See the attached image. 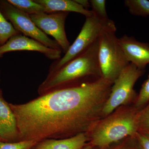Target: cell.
I'll return each mask as SVG.
<instances>
[{
    "label": "cell",
    "instance_id": "17",
    "mask_svg": "<svg viewBox=\"0 0 149 149\" xmlns=\"http://www.w3.org/2000/svg\"><path fill=\"white\" fill-rule=\"evenodd\" d=\"M149 101V75L148 79L145 81L141 88L140 93L136 98L133 106L138 110L143 107Z\"/></svg>",
    "mask_w": 149,
    "mask_h": 149
},
{
    "label": "cell",
    "instance_id": "2",
    "mask_svg": "<svg viewBox=\"0 0 149 149\" xmlns=\"http://www.w3.org/2000/svg\"><path fill=\"white\" fill-rule=\"evenodd\" d=\"M139 111L133 105L119 107L94 125L88 133V143L102 148L136 136L139 130Z\"/></svg>",
    "mask_w": 149,
    "mask_h": 149
},
{
    "label": "cell",
    "instance_id": "5",
    "mask_svg": "<svg viewBox=\"0 0 149 149\" xmlns=\"http://www.w3.org/2000/svg\"><path fill=\"white\" fill-rule=\"evenodd\" d=\"M145 72V70L139 69L131 63L122 70L113 84L109 97L102 112V118L121 106L135 102L138 95L134 90V85Z\"/></svg>",
    "mask_w": 149,
    "mask_h": 149
},
{
    "label": "cell",
    "instance_id": "19",
    "mask_svg": "<svg viewBox=\"0 0 149 149\" xmlns=\"http://www.w3.org/2000/svg\"><path fill=\"white\" fill-rule=\"evenodd\" d=\"M90 2L93 14L102 19H109L107 13L105 0H91Z\"/></svg>",
    "mask_w": 149,
    "mask_h": 149
},
{
    "label": "cell",
    "instance_id": "10",
    "mask_svg": "<svg viewBox=\"0 0 149 149\" xmlns=\"http://www.w3.org/2000/svg\"><path fill=\"white\" fill-rule=\"evenodd\" d=\"M118 40L128 62L139 69L145 70L149 63V43L139 42L126 35Z\"/></svg>",
    "mask_w": 149,
    "mask_h": 149
},
{
    "label": "cell",
    "instance_id": "21",
    "mask_svg": "<svg viewBox=\"0 0 149 149\" xmlns=\"http://www.w3.org/2000/svg\"><path fill=\"white\" fill-rule=\"evenodd\" d=\"M136 136L142 149H149V132L138 131Z\"/></svg>",
    "mask_w": 149,
    "mask_h": 149
},
{
    "label": "cell",
    "instance_id": "22",
    "mask_svg": "<svg viewBox=\"0 0 149 149\" xmlns=\"http://www.w3.org/2000/svg\"><path fill=\"white\" fill-rule=\"evenodd\" d=\"M74 1L78 4L80 5L86 9L89 10L88 8L91 7L90 1H88V0H74Z\"/></svg>",
    "mask_w": 149,
    "mask_h": 149
},
{
    "label": "cell",
    "instance_id": "24",
    "mask_svg": "<svg viewBox=\"0 0 149 149\" xmlns=\"http://www.w3.org/2000/svg\"><path fill=\"white\" fill-rule=\"evenodd\" d=\"M3 141L1 139V137H0V141Z\"/></svg>",
    "mask_w": 149,
    "mask_h": 149
},
{
    "label": "cell",
    "instance_id": "1",
    "mask_svg": "<svg viewBox=\"0 0 149 149\" xmlns=\"http://www.w3.org/2000/svg\"><path fill=\"white\" fill-rule=\"evenodd\" d=\"M113 84L102 77H88L26 103L9 104L16 118L19 142L37 143L88 133L102 118Z\"/></svg>",
    "mask_w": 149,
    "mask_h": 149
},
{
    "label": "cell",
    "instance_id": "13",
    "mask_svg": "<svg viewBox=\"0 0 149 149\" xmlns=\"http://www.w3.org/2000/svg\"><path fill=\"white\" fill-rule=\"evenodd\" d=\"M43 6L46 13L61 12H75L81 14L86 17L93 15L91 10L86 9L78 4L74 0H35Z\"/></svg>",
    "mask_w": 149,
    "mask_h": 149
},
{
    "label": "cell",
    "instance_id": "8",
    "mask_svg": "<svg viewBox=\"0 0 149 149\" xmlns=\"http://www.w3.org/2000/svg\"><path fill=\"white\" fill-rule=\"evenodd\" d=\"M69 13H45L29 15L31 19L38 28L47 35L54 37L60 46L62 51L66 52L70 45L66 36L65 24Z\"/></svg>",
    "mask_w": 149,
    "mask_h": 149
},
{
    "label": "cell",
    "instance_id": "7",
    "mask_svg": "<svg viewBox=\"0 0 149 149\" xmlns=\"http://www.w3.org/2000/svg\"><path fill=\"white\" fill-rule=\"evenodd\" d=\"M0 9L6 18L21 34L39 41L48 47L62 50L55 40L49 38L36 26L29 15L19 10L5 0L0 1Z\"/></svg>",
    "mask_w": 149,
    "mask_h": 149
},
{
    "label": "cell",
    "instance_id": "4",
    "mask_svg": "<svg viewBox=\"0 0 149 149\" xmlns=\"http://www.w3.org/2000/svg\"><path fill=\"white\" fill-rule=\"evenodd\" d=\"M113 21L99 37L98 58L102 77L113 83L129 63L116 35Z\"/></svg>",
    "mask_w": 149,
    "mask_h": 149
},
{
    "label": "cell",
    "instance_id": "14",
    "mask_svg": "<svg viewBox=\"0 0 149 149\" xmlns=\"http://www.w3.org/2000/svg\"><path fill=\"white\" fill-rule=\"evenodd\" d=\"M10 3L18 10L29 15L45 13V8L32 0H7Z\"/></svg>",
    "mask_w": 149,
    "mask_h": 149
},
{
    "label": "cell",
    "instance_id": "26",
    "mask_svg": "<svg viewBox=\"0 0 149 149\" xmlns=\"http://www.w3.org/2000/svg\"></svg>",
    "mask_w": 149,
    "mask_h": 149
},
{
    "label": "cell",
    "instance_id": "25",
    "mask_svg": "<svg viewBox=\"0 0 149 149\" xmlns=\"http://www.w3.org/2000/svg\"><path fill=\"white\" fill-rule=\"evenodd\" d=\"M0 93H2L1 91V89H0Z\"/></svg>",
    "mask_w": 149,
    "mask_h": 149
},
{
    "label": "cell",
    "instance_id": "18",
    "mask_svg": "<svg viewBox=\"0 0 149 149\" xmlns=\"http://www.w3.org/2000/svg\"><path fill=\"white\" fill-rule=\"evenodd\" d=\"M37 144L32 141L6 142L0 141V149H32Z\"/></svg>",
    "mask_w": 149,
    "mask_h": 149
},
{
    "label": "cell",
    "instance_id": "3",
    "mask_svg": "<svg viewBox=\"0 0 149 149\" xmlns=\"http://www.w3.org/2000/svg\"><path fill=\"white\" fill-rule=\"evenodd\" d=\"M99 38L89 48L60 69L49 73L38 89L40 95L90 77H102L98 58Z\"/></svg>",
    "mask_w": 149,
    "mask_h": 149
},
{
    "label": "cell",
    "instance_id": "9",
    "mask_svg": "<svg viewBox=\"0 0 149 149\" xmlns=\"http://www.w3.org/2000/svg\"><path fill=\"white\" fill-rule=\"evenodd\" d=\"M18 51L39 52L48 58L55 61L61 58L62 51L48 47L37 40L20 34L13 36L6 44L0 46V58L6 53Z\"/></svg>",
    "mask_w": 149,
    "mask_h": 149
},
{
    "label": "cell",
    "instance_id": "16",
    "mask_svg": "<svg viewBox=\"0 0 149 149\" xmlns=\"http://www.w3.org/2000/svg\"><path fill=\"white\" fill-rule=\"evenodd\" d=\"M125 6L131 14L136 16L149 15V1L147 0H126Z\"/></svg>",
    "mask_w": 149,
    "mask_h": 149
},
{
    "label": "cell",
    "instance_id": "11",
    "mask_svg": "<svg viewBox=\"0 0 149 149\" xmlns=\"http://www.w3.org/2000/svg\"><path fill=\"white\" fill-rule=\"evenodd\" d=\"M0 137L4 142H19L15 116L2 93H0Z\"/></svg>",
    "mask_w": 149,
    "mask_h": 149
},
{
    "label": "cell",
    "instance_id": "23",
    "mask_svg": "<svg viewBox=\"0 0 149 149\" xmlns=\"http://www.w3.org/2000/svg\"><path fill=\"white\" fill-rule=\"evenodd\" d=\"M94 147H93V146H91V145L88 143L87 145L83 147L82 149H94Z\"/></svg>",
    "mask_w": 149,
    "mask_h": 149
},
{
    "label": "cell",
    "instance_id": "12",
    "mask_svg": "<svg viewBox=\"0 0 149 149\" xmlns=\"http://www.w3.org/2000/svg\"><path fill=\"white\" fill-rule=\"evenodd\" d=\"M88 141V133H81L68 139L44 140L32 149H82Z\"/></svg>",
    "mask_w": 149,
    "mask_h": 149
},
{
    "label": "cell",
    "instance_id": "6",
    "mask_svg": "<svg viewBox=\"0 0 149 149\" xmlns=\"http://www.w3.org/2000/svg\"><path fill=\"white\" fill-rule=\"evenodd\" d=\"M111 19H102L93 14L86 17L85 23L75 41L70 45L65 55L54 61L49 67V73L60 69L68 63L86 50L100 36L103 31L111 22Z\"/></svg>",
    "mask_w": 149,
    "mask_h": 149
},
{
    "label": "cell",
    "instance_id": "15",
    "mask_svg": "<svg viewBox=\"0 0 149 149\" xmlns=\"http://www.w3.org/2000/svg\"><path fill=\"white\" fill-rule=\"evenodd\" d=\"M20 34L8 21L0 9V46L6 44L12 37Z\"/></svg>",
    "mask_w": 149,
    "mask_h": 149
},
{
    "label": "cell",
    "instance_id": "20",
    "mask_svg": "<svg viewBox=\"0 0 149 149\" xmlns=\"http://www.w3.org/2000/svg\"><path fill=\"white\" fill-rule=\"evenodd\" d=\"M139 131L149 132V104L139 112Z\"/></svg>",
    "mask_w": 149,
    "mask_h": 149
}]
</instances>
